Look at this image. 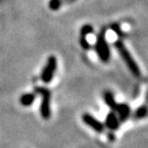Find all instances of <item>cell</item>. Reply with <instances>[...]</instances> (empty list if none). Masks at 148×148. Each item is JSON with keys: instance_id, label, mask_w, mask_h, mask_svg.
Returning <instances> with one entry per match:
<instances>
[{"instance_id": "1", "label": "cell", "mask_w": 148, "mask_h": 148, "mask_svg": "<svg viewBox=\"0 0 148 148\" xmlns=\"http://www.w3.org/2000/svg\"><path fill=\"white\" fill-rule=\"evenodd\" d=\"M114 47L117 49V53H119V56L121 57L123 61L125 63L127 67L129 68V70L132 72V74L137 78H140L141 77V69L139 68L137 62L134 60L133 56L131 55V53L129 51V49H127V46L125 45L123 41L120 39L116 40L114 42Z\"/></svg>"}, {"instance_id": "2", "label": "cell", "mask_w": 148, "mask_h": 148, "mask_svg": "<svg viewBox=\"0 0 148 148\" xmlns=\"http://www.w3.org/2000/svg\"><path fill=\"white\" fill-rule=\"evenodd\" d=\"M96 53H97L98 58L103 63H108L110 60V49L109 45L105 38V30H102L97 36V41L95 45Z\"/></svg>"}, {"instance_id": "3", "label": "cell", "mask_w": 148, "mask_h": 148, "mask_svg": "<svg viewBox=\"0 0 148 148\" xmlns=\"http://www.w3.org/2000/svg\"><path fill=\"white\" fill-rule=\"evenodd\" d=\"M36 90L41 95V112L42 117L49 118L51 116V92L45 88H36Z\"/></svg>"}, {"instance_id": "4", "label": "cell", "mask_w": 148, "mask_h": 148, "mask_svg": "<svg viewBox=\"0 0 148 148\" xmlns=\"http://www.w3.org/2000/svg\"><path fill=\"white\" fill-rule=\"evenodd\" d=\"M57 58L55 56H51L47 59V62H46L45 66H44L43 70H42L41 73V79L43 82L49 83L53 78V75H55V72L57 70Z\"/></svg>"}, {"instance_id": "5", "label": "cell", "mask_w": 148, "mask_h": 148, "mask_svg": "<svg viewBox=\"0 0 148 148\" xmlns=\"http://www.w3.org/2000/svg\"><path fill=\"white\" fill-rule=\"evenodd\" d=\"M83 120L86 121V123L90 125L92 129H95L96 131H100V132H101L102 130H103L102 123H100V121H98L95 117H92V115H90V114H84V115H83Z\"/></svg>"}, {"instance_id": "6", "label": "cell", "mask_w": 148, "mask_h": 148, "mask_svg": "<svg viewBox=\"0 0 148 148\" xmlns=\"http://www.w3.org/2000/svg\"><path fill=\"white\" fill-rule=\"evenodd\" d=\"M104 101L109 107L112 109H116L117 107V103L115 102V99L113 97V94L110 90H105L104 92Z\"/></svg>"}, {"instance_id": "7", "label": "cell", "mask_w": 148, "mask_h": 148, "mask_svg": "<svg viewBox=\"0 0 148 148\" xmlns=\"http://www.w3.org/2000/svg\"><path fill=\"white\" fill-rule=\"evenodd\" d=\"M35 95L34 94H25L21 97V103L24 106H29L34 102Z\"/></svg>"}, {"instance_id": "8", "label": "cell", "mask_w": 148, "mask_h": 148, "mask_svg": "<svg viewBox=\"0 0 148 148\" xmlns=\"http://www.w3.org/2000/svg\"><path fill=\"white\" fill-rule=\"evenodd\" d=\"M116 110L119 112L120 116H121V118H123V119H125V117H127V115H129V113H130V108L127 104H117Z\"/></svg>"}, {"instance_id": "9", "label": "cell", "mask_w": 148, "mask_h": 148, "mask_svg": "<svg viewBox=\"0 0 148 148\" xmlns=\"http://www.w3.org/2000/svg\"><path fill=\"white\" fill-rule=\"evenodd\" d=\"M106 123H107V125H108L109 127H111V129H115L118 125L117 118H116V116L114 115L113 113H109V115L107 116Z\"/></svg>"}, {"instance_id": "10", "label": "cell", "mask_w": 148, "mask_h": 148, "mask_svg": "<svg viewBox=\"0 0 148 148\" xmlns=\"http://www.w3.org/2000/svg\"><path fill=\"white\" fill-rule=\"evenodd\" d=\"M94 32V28H92V25H90V24H86V25H84L83 27H81L80 29V36H86L88 34H92V33Z\"/></svg>"}, {"instance_id": "11", "label": "cell", "mask_w": 148, "mask_h": 148, "mask_svg": "<svg viewBox=\"0 0 148 148\" xmlns=\"http://www.w3.org/2000/svg\"><path fill=\"white\" fill-rule=\"evenodd\" d=\"M110 29L113 31V32L115 33L118 37H123V35H125V34H123V30L120 29V25H119V24H117V23L111 24Z\"/></svg>"}, {"instance_id": "12", "label": "cell", "mask_w": 148, "mask_h": 148, "mask_svg": "<svg viewBox=\"0 0 148 148\" xmlns=\"http://www.w3.org/2000/svg\"><path fill=\"white\" fill-rule=\"evenodd\" d=\"M61 5H62V0H51L49 3V6L51 10H58L60 9Z\"/></svg>"}, {"instance_id": "13", "label": "cell", "mask_w": 148, "mask_h": 148, "mask_svg": "<svg viewBox=\"0 0 148 148\" xmlns=\"http://www.w3.org/2000/svg\"><path fill=\"white\" fill-rule=\"evenodd\" d=\"M79 42H80V45L81 47H82L83 49H86V51H88V49H90V43L88 41V39H86V36H80V38H79Z\"/></svg>"}, {"instance_id": "14", "label": "cell", "mask_w": 148, "mask_h": 148, "mask_svg": "<svg viewBox=\"0 0 148 148\" xmlns=\"http://www.w3.org/2000/svg\"><path fill=\"white\" fill-rule=\"evenodd\" d=\"M146 113H147V108L145 106H142L138 108V110L136 111V116L137 117H142V116H145Z\"/></svg>"}]
</instances>
